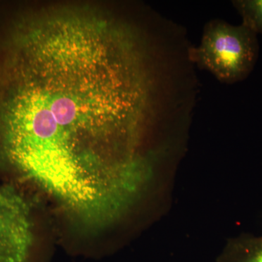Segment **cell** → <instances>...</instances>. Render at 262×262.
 Wrapping results in <instances>:
<instances>
[{"instance_id":"277c9868","label":"cell","mask_w":262,"mask_h":262,"mask_svg":"<svg viewBox=\"0 0 262 262\" xmlns=\"http://www.w3.org/2000/svg\"><path fill=\"white\" fill-rule=\"evenodd\" d=\"M218 262H262V235L242 234L229 239Z\"/></svg>"},{"instance_id":"5b68a950","label":"cell","mask_w":262,"mask_h":262,"mask_svg":"<svg viewBox=\"0 0 262 262\" xmlns=\"http://www.w3.org/2000/svg\"><path fill=\"white\" fill-rule=\"evenodd\" d=\"M232 5L243 20V25L262 35V0H234Z\"/></svg>"},{"instance_id":"3957f363","label":"cell","mask_w":262,"mask_h":262,"mask_svg":"<svg viewBox=\"0 0 262 262\" xmlns=\"http://www.w3.org/2000/svg\"><path fill=\"white\" fill-rule=\"evenodd\" d=\"M29 200L13 184H0V262H31L35 232Z\"/></svg>"},{"instance_id":"7a4b0ae2","label":"cell","mask_w":262,"mask_h":262,"mask_svg":"<svg viewBox=\"0 0 262 262\" xmlns=\"http://www.w3.org/2000/svg\"><path fill=\"white\" fill-rule=\"evenodd\" d=\"M258 54L257 34L243 24L234 26L220 19L208 21L201 45L189 50V58L198 67L227 84L246 80Z\"/></svg>"},{"instance_id":"6da1fadb","label":"cell","mask_w":262,"mask_h":262,"mask_svg":"<svg viewBox=\"0 0 262 262\" xmlns=\"http://www.w3.org/2000/svg\"><path fill=\"white\" fill-rule=\"evenodd\" d=\"M123 32L88 7L17 24L0 60V167L87 225H106L139 186L142 90Z\"/></svg>"}]
</instances>
